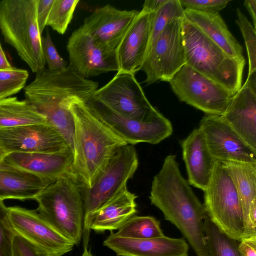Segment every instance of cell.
Listing matches in <instances>:
<instances>
[{"label":"cell","instance_id":"cell-1","mask_svg":"<svg viewBox=\"0 0 256 256\" xmlns=\"http://www.w3.org/2000/svg\"><path fill=\"white\" fill-rule=\"evenodd\" d=\"M36 74L24 88L25 100L60 134L74 153V125L70 104L92 96L98 83L81 76L70 64L56 71L44 68Z\"/></svg>","mask_w":256,"mask_h":256},{"label":"cell","instance_id":"cell-2","mask_svg":"<svg viewBox=\"0 0 256 256\" xmlns=\"http://www.w3.org/2000/svg\"><path fill=\"white\" fill-rule=\"evenodd\" d=\"M176 158L172 154L165 158L154 177L149 198L165 219L180 230L197 256H206L204 232L206 214L183 177Z\"/></svg>","mask_w":256,"mask_h":256},{"label":"cell","instance_id":"cell-3","mask_svg":"<svg viewBox=\"0 0 256 256\" xmlns=\"http://www.w3.org/2000/svg\"><path fill=\"white\" fill-rule=\"evenodd\" d=\"M82 100H76L70 106L74 125L72 174L80 186L90 188L113 154L127 143L96 117Z\"/></svg>","mask_w":256,"mask_h":256},{"label":"cell","instance_id":"cell-4","mask_svg":"<svg viewBox=\"0 0 256 256\" xmlns=\"http://www.w3.org/2000/svg\"><path fill=\"white\" fill-rule=\"evenodd\" d=\"M182 34L186 64L234 95L242 87L246 62L230 56L184 17Z\"/></svg>","mask_w":256,"mask_h":256},{"label":"cell","instance_id":"cell-5","mask_svg":"<svg viewBox=\"0 0 256 256\" xmlns=\"http://www.w3.org/2000/svg\"><path fill=\"white\" fill-rule=\"evenodd\" d=\"M38 0L0 2V30L5 42L36 73L44 68L42 34L36 19Z\"/></svg>","mask_w":256,"mask_h":256},{"label":"cell","instance_id":"cell-6","mask_svg":"<svg viewBox=\"0 0 256 256\" xmlns=\"http://www.w3.org/2000/svg\"><path fill=\"white\" fill-rule=\"evenodd\" d=\"M36 210L58 232L80 244L82 236L84 206L80 184L71 174L50 184L35 198Z\"/></svg>","mask_w":256,"mask_h":256},{"label":"cell","instance_id":"cell-7","mask_svg":"<svg viewBox=\"0 0 256 256\" xmlns=\"http://www.w3.org/2000/svg\"><path fill=\"white\" fill-rule=\"evenodd\" d=\"M138 165L133 145L118 149L98 174L90 188L80 186L84 206L82 236L84 248H88L94 213L106 202L123 190Z\"/></svg>","mask_w":256,"mask_h":256},{"label":"cell","instance_id":"cell-8","mask_svg":"<svg viewBox=\"0 0 256 256\" xmlns=\"http://www.w3.org/2000/svg\"><path fill=\"white\" fill-rule=\"evenodd\" d=\"M205 211L210 220L230 238H244V220L240 200L228 172L215 160L212 176L204 190Z\"/></svg>","mask_w":256,"mask_h":256},{"label":"cell","instance_id":"cell-9","mask_svg":"<svg viewBox=\"0 0 256 256\" xmlns=\"http://www.w3.org/2000/svg\"><path fill=\"white\" fill-rule=\"evenodd\" d=\"M86 108L127 144H158L173 132L170 120L157 110L148 118L138 120L115 112L92 95L82 100Z\"/></svg>","mask_w":256,"mask_h":256},{"label":"cell","instance_id":"cell-10","mask_svg":"<svg viewBox=\"0 0 256 256\" xmlns=\"http://www.w3.org/2000/svg\"><path fill=\"white\" fill-rule=\"evenodd\" d=\"M168 82L180 101L208 115L222 116L234 96L186 64Z\"/></svg>","mask_w":256,"mask_h":256},{"label":"cell","instance_id":"cell-11","mask_svg":"<svg viewBox=\"0 0 256 256\" xmlns=\"http://www.w3.org/2000/svg\"><path fill=\"white\" fill-rule=\"evenodd\" d=\"M182 19L168 24L151 46L140 68L148 85L158 80L169 82L186 64Z\"/></svg>","mask_w":256,"mask_h":256},{"label":"cell","instance_id":"cell-12","mask_svg":"<svg viewBox=\"0 0 256 256\" xmlns=\"http://www.w3.org/2000/svg\"><path fill=\"white\" fill-rule=\"evenodd\" d=\"M92 96L115 112L132 119L145 120L156 110L148 100L134 74H131L116 73Z\"/></svg>","mask_w":256,"mask_h":256},{"label":"cell","instance_id":"cell-13","mask_svg":"<svg viewBox=\"0 0 256 256\" xmlns=\"http://www.w3.org/2000/svg\"><path fill=\"white\" fill-rule=\"evenodd\" d=\"M14 231L34 244L44 256H62L70 252L74 243L63 236L36 210L8 207Z\"/></svg>","mask_w":256,"mask_h":256},{"label":"cell","instance_id":"cell-14","mask_svg":"<svg viewBox=\"0 0 256 256\" xmlns=\"http://www.w3.org/2000/svg\"><path fill=\"white\" fill-rule=\"evenodd\" d=\"M198 128L215 160L256 164V150L248 144L221 116L206 114L200 120Z\"/></svg>","mask_w":256,"mask_h":256},{"label":"cell","instance_id":"cell-15","mask_svg":"<svg viewBox=\"0 0 256 256\" xmlns=\"http://www.w3.org/2000/svg\"><path fill=\"white\" fill-rule=\"evenodd\" d=\"M0 147L6 155L54 152L69 146L60 134L45 122L0 129Z\"/></svg>","mask_w":256,"mask_h":256},{"label":"cell","instance_id":"cell-16","mask_svg":"<svg viewBox=\"0 0 256 256\" xmlns=\"http://www.w3.org/2000/svg\"><path fill=\"white\" fill-rule=\"evenodd\" d=\"M66 50L69 64L84 78L118 72L116 50H108L98 46L80 26L70 35Z\"/></svg>","mask_w":256,"mask_h":256},{"label":"cell","instance_id":"cell-17","mask_svg":"<svg viewBox=\"0 0 256 256\" xmlns=\"http://www.w3.org/2000/svg\"><path fill=\"white\" fill-rule=\"evenodd\" d=\"M138 12L120 10L107 4L96 9L80 27L98 46L115 50Z\"/></svg>","mask_w":256,"mask_h":256},{"label":"cell","instance_id":"cell-18","mask_svg":"<svg viewBox=\"0 0 256 256\" xmlns=\"http://www.w3.org/2000/svg\"><path fill=\"white\" fill-rule=\"evenodd\" d=\"M153 12L144 8L138 13L116 49V73L134 74L140 70L146 58Z\"/></svg>","mask_w":256,"mask_h":256},{"label":"cell","instance_id":"cell-19","mask_svg":"<svg viewBox=\"0 0 256 256\" xmlns=\"http://www.w3.org/2000/svg\"><path fill=\"white\" fill-rule=\"evenodd\" d=\"M3 160L24 171L54 182L72 174L74 153L69 147L54 152H12L6 154Z\"/></svg>","mask_w":256,"mask_h":256},{"label":"cell","instance_id":"cell-20","mask_svg":"<svg viewBox=\"0 0 256 256\" xmlns=\"http://www.w3.org/2000/svg\"><path fill=\"white\" fill-rule=\"evenodd\" d=\"M103 245L118 256H188V245L184 238L164 235L135 239L121 237L111 231Z\"/></svg>","mask_w":256,"mask_h":256},{"label":"cell","instance_id":"cell-21","mask_svg":"<svg viewBox=\"0 0 256 256\" xmlns=\"http://www.w3.org/2000/svg\"><path fill=\"white\" fill-rule=\"evenodd\" d=\"M181 146L189 184L204 191L210 180L215 160L202 132L199 128L194 130L182 142Z\"/></svg>","mask_w":256,"mask_h":256},{"label":"cell","instance_id":"cell-22","mask_svg":"<svg viewBox=\"0 0 256 256\" xmlns=\"http://www.w3.org/2000/svg\"><path fill=\"white\" fill-rule=\"evenodd\" d=\"M221 116L248 144L256 150V92L244 85L242 86Z\"/></svg>","mask_w":256,"mask_h":256},{"label":"cell","instance_id":"cell-23","mask_svg":"<svg viewBox=\"0 0 256 256\" xmlns=\"http://www.w3.org/2000/svg\"><path fill=\"white\" fill-rule=\"evenodd\" d=\"M24 171L3 160H0V200H34L37 195L52 183Z\"/></svg>","mask_w":256,"mask_h":256},{"label":"cell","instance_id":"cell-24","mask_svg":"<svg viewBox=\"0 0 256 256\" xmlns=\"http://www.w3.org/2000/svg\"><path fill=\"white\" fill-rule=\"evenodd\" d=\"M184 17L232 57L246 62L242 46L229 30L219 13L185 9Z\"/></svg>","mask_w":256,"mask_h":256},{"label":"cell","instance_id":"cell-25","mask_svg":"<svg viewBox=\"0 0 256 256\" xmlns=\"http://www.w3.org/2000/svg\"><path fill=\"white\" fill-rule=\"evenodd\" d=\"M136 198L127 188L122 190L94 213L90 229L97 232L118 230L136 213Z\"/></svg>","mask_w":256,"mask_h":256},{"label":"cell","instance_id":"cell-26","mask_svg":"<svg viewBox=\"0 0 256 256\" xmlns=\"http://www.w3.org/2000/svg\"><path fill=\"white\" fill-rule=\"evenodd\" d=\"M230 176L236 188L243 212L244 238L253 236L249 214L256 204V164L235 162H220Z\"/></svg>","mask_w":256,"mask_h":256},{"label":"cell","instance_id":"cell-27","mask_svg":"<svg viewBox=\"0 0 256 256\" xmlns=\"http://www.w3.org/2000/svg\"><path fill=\"white\" fill-rule=\"evenodd\" d=\"M45 122V118L26 100L15 96L0 99V129Z\"/></svg>","mask_w":256,"mask_h":256},{"label":"cell","instance_id":"cell-28","mask_svg":"<svg viewBox=\"0 0 256 256\" xmlns=\"http://www.w3.org/2000/svg\"><path fill=\"white\" fill-rule=\"evenodd\" d=\"M206 256H242L240 240L232 238L220 230L206 216L204 228Z\"/></svg>","mask_w":256,"mask_h":256},{"label":"cell","instance_id":"cell-29","mask_svg":"<svg viewBox=\"0 0 256 256\" xmlns=\"http://www.w3.org/2000/svg\"><path fill=\"white\" fill-rule=\"evenodd\" d=\"M115 234L121 237L135 239L150 238L164 236L160 222L151 216H134Z\"/></svg>","mask_w":256,"mask_h":256},{"label":"cell","instance_id":"cell-30","mask_svg":"<svg viewBox=\"0 0 256 256\" xmlns=\"http://www.w3.org/2000/svg\"><path fill=\"white\" fill-rule=\"evenodd\" d=\"M184 10L179 0H166L156 11L153 12L146 56L152 44L168 24L175 20L184 18Z\"/></svg>","mask_w":256,"mask_h":256},{"label":"cell","instance_id":"cell-31","mask_svg":"<svg viewBox=\"0 0 256 256\" xmlns=\"http://www.w3.org/2000/svg\"><path fill=\"white\" fill-rule=\"evenodd\" d=\"M78 0H54L46 26L64 34L70 23Z\"/></svg>","mask_w":256,"mask_h":256},{"label":"cell","instance_id":"cell-32","mask_svg":"<svg viewBox=\"0 0 256 256\" xmlns=\"http://www.w3.org/2000/svg\"><path fill=\"white\" fill-rule=\"evenodd\" d=\"M238 26L246 44L248 60V75L256 72V30L242 10L236 9Z\"/></svg>","mask_w":256,"mask_h":256},{"label":"cell","instance_id":"cell-33","mask_svg":"<svg viewBox=\"0 0 256 256\" xmlns=\"http://www.w3.org/2000/svg\"><path fill=\"white\" fill-rule=\"evenodd\" d=\"M0 200V256H12V242L16 232L11 224L8 208Z\"/></svg>","mask_w":256,"mask_h":256},{"label":"cell","instance_id":"cell-34","mask_svg":"<svg viewBox=\"0 0 256 256\" xmlns=\"http://www.w3.org/2000/svg\"><path fill=\"white\" fill-rule=\"evenodd\" d=\"M42 49L49 70L56 71L63 70L68 66L67 62L58 54L48 30L46 36L42 38Z\"/></svg>","mask_w":256,"mask_h":256},{"label":"cell","instance_id":"cell-35","mask_svg":"<svg viewBox=\"0 0 256 256\" xmlns=\"http://www.w3.org/2000/svg\"><path fill=\"white\" fill-rule=\"evenodd\" d=\"M184 8L208 14H216L226 7L230 0H179Z\"/></svg>","mask_w":256,"mask_h":256},{"label":"cell","instance_id":"cell-36","mask_svg":"<svg viewBox=\"0 0 256 256\" xmlns=\"http://www.w3.org/2000/svg\"><path fill=\"white\" fill-rule=\"evenodd\" d=\"M12 256H44L34 244L16 232L12 242Z\"/></svg>","mask_w":256,"mask_h":256},{"label":"cell","instance_id":"cell-37","mask_svg":"<svg viewBox=\"0 0 256 256\" xmlns=\"http://www.w3.org/2000/svg\"><path fill=\"white\" fill-rule=\"evenodd\" d=\"M54 2V0H38L36 19L41 34L46 26L48 18Z\"/></svg>","mask_w":256,"mask_h":256},{"label":"cell","instance_id":"cell-38","mask_svg":"<svg viewBox=\"0 0 256 256\" xmlns=\"http://www.w3.org/2000/svg\"><path fill=\"white\" fill-rule=\"evenodd\" d=\"M28 75L26 70L12 66L0 70V82L26 81Z\"/></svg>","mask_w":256,"mask_h":256},{"label":"cell","instance_id":"cell-39","mask_svg":"<svg viewBox=\"0 0 256 256\" xmlns=\"http://www.w3.org/2000/svg\"><path fill=\"white\" fill-rule=\"evenodd\" d=\"M26 82H0V99L18 93L25 87Z\"/></svg>","mask_w":256,"mask_h":256},{"label":"cell","instance_id":"cell-40","mask_svg":"<svg viewBox=\"0 0 256 256\" xmlns=\"http://www.w3.org/2000/svg\"><path fill=\"white\" fill-rule=\"evenodd\" d=\"M242 256H256V236L243 238L238 246Z\"/></svg>","mask_w":256,"mask_h":256},{"label":"cell","instance_id":"cell-41","mask_svg":"<svg viewBox=\"0 0 256 256\" xmlns=\"http://www.w3.org/2000/svg\"><path fill=\"white\" fill-rule=\"evenodd\" d=\"M166 1V0H146L144 1L142 8L150 12H155Z\"/></svg>","mask_w":256,"mask_h":256},{"label":"cell","instance_id":"cell-42","mask_svg":"<svg viewBox=\"0 0 256 256\" xmlns=\"http://www.w3.org/2000/svg\"><path fill=\"white\" fill-rule=\"evenodd\" d=\"M244 4L252 18L254 28L256 29V0H246Z\"/></svg>","mask_w":256,"mask_h":256},{"label":"cell","instance_id":"cell-43","mask_svg":"<svg viewBox=\"0 0 256 256\" xmlns=\"http://www.w3.org/2000/svg\"><path fill=\"white\" fill-rule=\"evenodd\" d=\"M12 66L0 43V70L8 69Z\"/></svg>","mask_w":256,"mask_h":256},{"label":"cell","instance_id":"cell-44","mask_svg":"<svg viewBox=\"0 0 256 256\" xmlns=\"http://www.w3.org/2000/svg\"><path fill=\"white\" fill-rule=\"evenodd\" d=\"M81 256H93L90 250H88L87 248H84V252Z\"/></svg>","mask_w":256,"mask_h":256},{"label":"cell","instance_id":"cell-45","mask_svg":"<svg viewBox=\"0 0 256 256\" xmlns=\"http://www.w3.org/2000/svg\"><path fill=\"white\" fill-rule=\"evenodd\" d=\"M6 154L4 153V152L2 151V150L0 147V160H3Z\"/></svg>","mask_w":256,"mask_h":256}]
</instances>
